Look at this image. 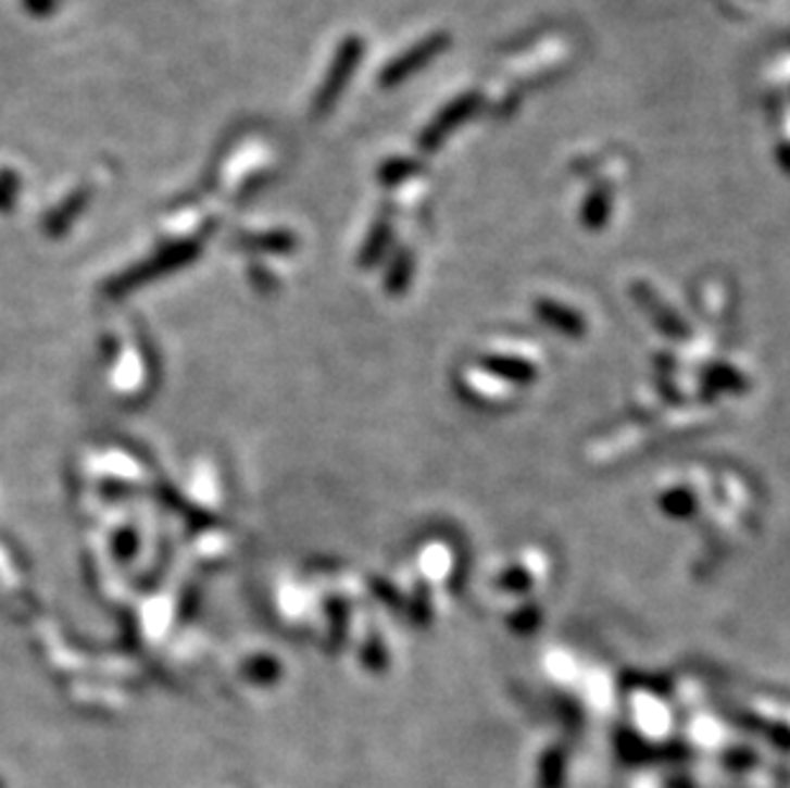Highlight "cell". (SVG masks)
<instances>
[{
	"instance_id": "obj_4",
	"label": "cell",
	"mask_w": 790,
	"mask_h": 788,
	"mask_svg": "<svg viewBox=\"0 0 790 788\" xmlns=\"http://www.w3.org/2000/svg\"><path fill=\"white\" fill-rule=\"evenodd\" d=\"M85 202H87V192H85V190L72 192L70 198L64 200L62 205H60V213H57V211L52 213V223H49V228H52V230H62V228H67V226H70V221L75 218V215H77L79 211H83Z\"/></svg>"
},
{
	"instance_id": "obj_5",
	"label": "cell",
	"mask_w": 790,
	"mask_h": 788,
	"mask_svg": "<svg viewBox=\"0 0 790 788\" xmlns=\"http://www.w3.org/2000/svg\"><path fill=\"white\" fill-rule=\"evenodd\" d=\"M417 170H419V164L415 162V159H389L387 164H381L379 179L381 183L394 185V183H400V179L410 177L412 172H417Z\"/></svg>"
},
{
	"instance_id": "obj_7",
	"label": "cell",
	"mask_w": 790,
	"mask_h": 788,
	"mask_svg": "<svg viewBox=\"0 0 790 788\" xmlns=\"http://www.w3.org/2000/svg\"><path fill=\"white\" fill-rule=\"evenodd\" d=\"M606 211H609V192L606 190H597L589 200H586V208H584L586 221H591L593 226H599V223L604 221Z\"/></svg>"
},
{
	"instance_id": "obj_1",
	"label": "cell",
	"mask_w": 790,
	"mask_h": 788,
	"mask_svg": "<svg viewBox=\"0 0 790 788\" xmlns=\"http://www.w3.org/2000/svg\"><path fill=\"white\" fill-rule=\"evenodd\" d=\"M361 57H364V41L359 36H348L346 41H340L336 57H333V64L325 75L321 90L313 100V115L315 118H323L333 111V105L338 103V98L343 96L346 85L351 83L353 72H356Z\"/></svg>"
},
{
	"instance_id": "obj_2",
	"label": "cell",
	"mask_w": 790,
	"mask_h": 788,
	"mask_svg": "<svg viewBox=\"0 0 790 788\" xmlns=\"http://www.w3.org/2000/svg\"><path fill=\"white\" fill-rule=\"evenodd\" d=\"M448 41H451V39H448L446 34L427 36L425 41H419V45L412 47L410 52H404V54L397 57V60L391 62L389 67L381 72L379 83L384 85V88H394V85L404 83V79L415 75L417 70H423L425 64H430L435 60V57L443 52V49L448 47Z\"/></svg>"
},
{
	"instance_id": "obj_3",
	"label": "cell",
	"mask_w": 790,
	"mask_h": 788,
	"mask_svg": "<svg viewBox=\"0 0 790 788\" xmlns=\"http://www.w3.org/2000/svg\"><path fill=\"white\" fill-rule=\"evenodd\" d=\"M478 108V96L476 92H471V96H461L455 98L451 105L443 108L435 118L430 121V126L425 128L423 136H419V147L427 149V151H435L443 143V139L448 134L453 132L459 123H463L466 118H471L474 115V111Z\"/></svg>"
},
{
	"instance_id": "obj_6",
	"label": "cell",
	"mask_w": 790,
	"mask_h": 788,
	"mask_svg": "<svg viewBox=\"0 0 790 788\" xmlns=\"http://www.w3.org/2000/svg\"><path fill=\"white\" fill-rule=\"evenodd\" d=\"M21 179L13 170H0V211H9L18 200Z\"/></svg>"
},
{
	"instance_id": "obj_8",
	"label": "cell",
	"mask_w": 790,
	"mask_h": 788,
	"mask_svg": "<svg viewBox=\"0 0 790 788\" xmlns=\"http://www.w3.org/2000/svg\"><path fill=\"white\" fill-rule=\"evenodd\" d=\"M60 3L62 0H24V9L28 16L47 18V16H52V13L60 11Z\"/></svg>"
}]
</instances>
